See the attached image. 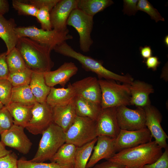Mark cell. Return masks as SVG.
I'll use <instances>...</instances> for the list:
<instances>
[{
  "instance_id": "obj_1",
  "label": "cell",
  "mask_w": 168,
  "mask_h": 168,
  "mask_svg": "<svg viewBox=\"0 0 168 168\" xmlns=\"http://www.w3.org/2000/svg\"><path fill=\"white\" fill-rule=\"evenodd\" d=\"M163 153L162 148L155 141H151L123 150L107 160L116 162L128 168H141L156 161Z\"/></svg>"
},
{
  "instance_id": "obj_2",
  "label": "cell",
  "mask_w": 168,
  "mask_h": 168,
  "mask_svg": "<svg viewBox=\"0 0 168 168\" xmlns=\"http://www.w3.org/2000/svg\"><path fill=\"white\" fill-rule=\"evenodd\" d=\"M16 47L21 54L27 67L32 71L44 72L51 71L54 63L48 47L26 37L19 38Z\"/></svg>"
},
{
  "instance_id": "obj_3",
  "label": "cell",
  "mask_w": 168,
  "mask_h": 168,
  "mask_svg": "<svg viewBox=\"0 0 168 168\" xmlns=\"http://www.w3.org/2000/svg\"><path fill=\"white\" fill-rule=\"evenodd\" d=\"M53 50L60 54L77 60L84 69L95 73L99 79L104 78L128 84H131L134 80L129 76L119 75L109 70L99 61L75 50L66 41L58 45Z\"/></svg>"
},
{
  "instance_id": "obj_4",
  "label": "cell",
  "mask_w": 168,
  "mask_h": 168,
  "mask_svg": "<svg viewBox=\"0 0 168 168\" xmlns=\"http://www.w3.org/2000/svg\"><path fill=\"white\" fill-rule=\"evenodd\" d=\"M38 150L31 161L43 162L50 160L66 142L65 133L53 123L42 134Z\"/></svg>"
},
{
  "instance_id": "obj_5",
  "label": "cell",
  "mask_w": 168,
  "mask_h": 168,
  "mask_svg": "<svg viewBox=\"0 0 168 168\" xmlns=\"http://www.w3.org/2000/svg\"><path fill=\"white\" fill-rule=\"evenodd\" d=\"M15 32L18 38L26 37L39 44L49 48L52 50L55 47L67 40L72 39L68 29L59 31L52 29L45 30L35 26H21L15 29Z\"/></svg>"
},
{
  "instance_id": "obj_6",
  "label": "cell",
  "mask_w": 168,
  "mask_h": 168,
  "mask_svg": "<svg viewBox=\"0 0 168 168\" xmlns=\"http://www.w3.org/2000/svg\"><path fill=\"white\" fill-rule=\"evenodd\" d=\"M101 91L102 109L130 105V84H120L114 80L99 79Z\"/></svg>"
},
{
  "instance_id": "obj_7",
  "label": "cell",
  "mask_w": 168,
  "mask_h": 168,
  "mask_svg": "<svg viewBox=\"0 0 168 168\" xmlns=\"http://www.w3.org/2000/svg\"><path fill=\"white\" fill-rule=\"evenodd\" d=\"M65 134V143L77 147L82 146L97 138L96 121L87 117L77 116Z\"/></svg>"
},
{
  "instance_id": "obj_8",
  "label": "cell",
  "mask_w": 168,
  "mask_h": 168,
  "mask_svg": "<svg viewBox=\"0 0 168 168\" xmlns=\"http://www.w3.org/2000/svg\"><path fill=\"white\" fill-rule=\"evenodd\" d=\"M93 17L88 15L76 8L70 15L67 25L73 27L79 36L80 49L83 52L90 51L93 41L91 34L94 24Z\"/></svg>"
},
{
  "instance_id": "obj_9",
  "label": "cell",
  "mask_w": 168,
  "mask_h": 168,
  "mask_svg": "<svg viewBox=\"0 0 168 168\" xmlns=\"http://www.w3.org/2000/svg\"><path fill=\"white\" fill-rule=\"evenodd\" d=\"M116 114L120 129L133 131L146 127V114L143 108L132 109L121 106L116 107Z\"/></svg>"
},
{
  "instance_id": "obj_10",
  "label": "cell",
  "mask_w": 168,
  "mask_h": 168,
  "mask_svg": "<svg viewBox=\"0 0 168 168\" xmlns=\"http://www.w3.org/2000/svg\"><path fill=\"white\" fill-rule=\"evenodd\" d=\"M53 123L52 108L46 102H37L33 105L31 118L25 128L34 135L42 134Z\"/></svg>"
},
{
  "instance_id": "obj_11",
  "label": "cell",
  "mask_w": 168,
  "mask_h": 168,
  "mask_svg": "<svg viewBox=\"0 0 168 168\" xmlns=\"http://www.w3.org/2000/svg\"><path fill=\"white\" fill-rule=\"evenodd\" d=\"M152 138L150 132L146 127L133 131L121 129L115 138L116 152L148 142L152 141Z\"/></svg>"
},
{
  "instance_id": "obj_12",
  "label": "cell",
  "mask_w": 168,
  "mask_h": 168,
  "mask_svg": "<svg viewBox=\"0 0 168 168\" xmlns=\"http://www.w3.org/2000/svg\"><path fill=\"white\" fill-rule=\"evenodd\" d=\"M146 114V128L158 145L164 149L168 147L166 140L168 136L161 125L162 116L158 110L151 105L143 108Z\"/></svg>"
},
{
  "instance_id": "obj_13",
  "label": "cell",
  "mask_w": 168,
  "mask_h": 168,
  "mask_svg": "<svg viewBox=\"0 0 168 168\" xmlns=\"http://www.w3.org/2000/svg\"><path fill=\"white\" fill-rule=\"evenodd\" d=\"M24 128L13 125L9 130L0 134L1 141L5 146L12 148L26 155L32 145L24 131Z\"/></svg>"
},
{
  "instance_id": "obj_14",
  "label": "cell",
  "mask_w": 168,
  "mask_h": 168,
  "mask_svg": "<svg viewBox=\"0 0 168 168\" xmlns=\"http://www.w3.org/2000/svg\"><path fill=\"white\" fill-rule=\"evenodd\" d=\"M116 108L102 109L96 121L98 136L115 138L119 134L121 129L117 120Z\"/></svg>"
},
{
  "instance_id": "obj_15",
  "label": "cell",
  "mask_w": 168,
  "mask_h": 168,
  "mask_svg": "<svg viewBox=\"0 0 168 168\" xmlns=\"http://www.w3.org/2000/svg\"><path fill=\"white\" fill-rule=\"evenodd\" d=\"M77 0H59L50 12L53 29L59 31L68 29L67 22L72 11L77 8Z\"/></svg>"
},
{
  "instance_id": "obj_16",
  "label": "cell",
  "mask_w": 168,
  "mask_h": 168,
  "mask_svg": "<svg viewBox=\"0 0 168 168\" xmlns=\"http://www.w3.org/2000/svg\"><path fill=\"white\" fill-rule=\"evenodd\" d=\"M72 84L76 95L100 104L101 91L98 80L96 77H88Z\"/></svg>"
},
{
  "instance_id": "obj_17",
  "label": "cell",
  "mask_w": 168,
  "mask_h": 168,
  "mask_svg": "<svg viewBox=\"0 0 168 168\" xmlns=\"http://www.w3.org/2000/svg\"><path fill=\"white\" fill-rule=\"evenodd\" d=\"M96 144L93 148V152L86 165V168L93 167L100 160H106L116 152L115 138L103 135L97 137Z\"/></svg>"
},
{
  "instance_id": "obj_18",
  "label": "cell",
  "mask_w": 168,
  "mask_h": 168,
  "mask_svg": "<svg viewBox=\"0 0 168 168\" xmlns=\"http://www.w3.org/2000/svg\"><path fill=\"white\" fill-rule=\"evenodd\" d=\"M78 71V68L74 63L65 62L57 69L44 73L46 83L50 87L58 84L65 86Z\"/></svg>"
},
{
  "instance_id": "obj_19",
  "label": "cell",
  "mask_w": 168,
  "mask_h": 168,
  "mask_svg": "<svg viewBox=\"0 0 168 168\" xmlns=\"http://www.w3.org/2000/svg\"><path fill=\"white\" fill-rule=\"evenodd\" d=\"M130 105L144 108L151 105L149 95L154 92L152 86L144 82L133 80L130 84Z\"/></svg>"
},
{
  "instance_id": "obj_20",
  "label": "cell",
  "mask_w": 168,
  "mask_h": 168,
  "mask_svg": "<svg viewBox=\"0 0 168 168\" xmlns=\"http://www.w3.org/2000/svg\"><path fill=\"white\" fill-rule=\"evenodd\" d=\"M52 110L53 123L66 133L77 116L73 100L66 104L55 106Z\"/></svg>"
},
{
  "instance_id": "obj_21",
  "label": "cell",
  "mask_w": 168,
  "mask_h": 168,
  "mask_svg": "<svg viewBox=\"0 0 168 168\" xmlns=\"http://www.w3.org/2000/svg\"><path fill=\"white\" fill-rule=\"evenodd\" d=\"M73 102L77 116L96 121L102 109L100 104L77 95L73 99Z\"/></svg>"
},
{
  "instance_id": "obj_22",
  "label": "cell",
  "mask_w": 168,
  "mask_h": 168,
  "mask_svg": "<svg viewBox=\"0 0 168 168\" xmlns=\"http://www.w3.org/2000/svg\"><path fill=\"white\" fill-rule=\"evenodd\" d=\"M76 96L75 91L72 84L70 83L66 88L51 87L46 102L52 108L69 103L73 100Z\"/></svg>"
},
{
  "instance_id": "obj_23",
  "label": "cell",
  "mask_w": 168,
  "mask_h": 168,
  "mask_svg": "<svg viewBox=\"0 0 168 168\" xmlns=\"http://www.w3.org/2000/svg\"><path fill=\"white\" fill-rule=\"evenodd\" d=\"M16 24L14 19H7L3 16H0V38L4 42L7 48V55L16 44L18 38L15 29Z\"/></svg>"
},
{
  "instance_id": "obj_24",
  "label": "cell",
  "mask_w": 168,
  "mask_h": 168,
  "mask_svg": "<svg viewBox=\"0 0 168 168\" xmlns=\"http://www.w3.org/2000/svg\"><path fill=\"white\" fill-rule=\"evenodd\" d=\"M33 106L11 102L5 107L13 118L14 124L25 128L31 118Z\"/></svg>"
},
{
  "instance_id": "obj_25",
  "label": "cell",
  "mask_w": 168,
  "mask_h": 168,
  "mask_svg": "<svg viewBox=\"0 0 168 168\" xmlns=\"http://www.w3.org/2000/svg\"><path fill=\"white\" fill-rule=\"evenodd\" d=\"M44 72L33 71L29 86L37 102H46L51 87L46 83Z\"/></svg>"
},
{
  "instance_id": "obj_26",
  "label": "cell",
  "mask_w": 168,
  "mask_h": 168,
  "mask_svg": "<svg viewBox=\"0 0 168 168\" xmlns=\"http://www.w3.org/2000/svg\"><path fill=\"white\" fill-rule=\"evenodd\" d=\"M77 147L71 143H65L59 148L50 160L70 168H74Z\"/></svg>"
},
{
  "instance_id": "obj_27",
  "label": "cell",
  "mask_w": 168,
  "mask_h": 168,
  "mask_svg": "<svg viewBox=\"0 0 168 168\" xmlns=\"http://www.w3.org/2000/svg\"><path fill=\"white\" fill-rule=\"evenodd\" d=\"M113 3L111 0H77V8L85 14L94 17Z\"/></svg>"
},
{
  "instance_id": "obj_28",
  "label": "cell",
  "mask_w": 168,
  "mask_h": 168,
  "mask_svg": "<svg viewBox=\"0 0 168 168\" xmlns=\"http://www.w3.org/2000/svg\"><path fill=\"white\" fill-rule=\"evenodd\" d=\"M11 101L28 106L33 105L37 102L29 85L13 87Z\"/></svg>"
},
{
  "instance_id": "obj_29",
  "label": "cell",
  "mask_w": 168,
  "mask_h": 168,
  "mask_svg": "<svg viewBox=\"0 0 168 168\" xmlns=\"http://www.w3.org/2000/svg\"><path fill=\"white\" fill-rule=\"evenodd\" d=\"M97 138L80 147H77L74 168H86L91 155Z\"/></svg>"
},
{
  "instance_id": "obj_30",
  "label": "cell",
  "mask_w": 168,
  "mask_h": 168,
  "mask_svg": "<svg viewBox=\"0 0 168 168\" xmlns=\"http://www.w3.org/2000/svg\"><path fill=\"white\" fill-rule=\"evenodd\" d=\"M6 61L10 72H21L27 68L21 54L16 47L7 55Z\"/></svg>"
},
{
  "instance_id": "obj_31",
  "label": "cell",
  "mask_w": 168,
  "mask_h": 168,
  "mask_svg": "<svg viewBox=\"0 0 168 168\" xmlns=\"http://www.w3.org/2000/svg\"><path fill=\"white\" fill-rule=\"evenodd\" d=\"M33 71L27 68L24 70L16 72H10L7 79L13 87L29 85Z\"/></svg>"
},
{
  "instance_id": "obj_32",
  "label": "cell",
  "mask_w": 168,
  "mask_h": 168,
  "mask_svg": "<svg viewBox=\"0 0 168 168\" xmlns=\"http://www.w3.org/2000/svg\"><path fill=\"white\" fill-rule=\"evenodd\" d=\"M17 165L18 168H70L55 162H33L24 157L18 160Z\"/></svg>"
},
{
  "instance_id": "obj_33",
  "label": "cell",
  "mask_w": 168,
  "mask_h": 168,
  "mask_svg": "<svg viewBox=\"0 0 168 168\" xmlns=\"http://www.w3.org/2000/svg\"><path fill=\"white\" fill-rule=\"evenodd\" d=\"M12 3L13 7L19 15L36 17L38 9L32 5L18 0H13Z\"/></svg>"
},
{
  "instance_id": "obj_34",
  "label": "cell",
  "mask_w": 168,
  "mask_h": 168,
  "mask_svg": "<svg viewBox=\"0 0 168 168\" xmlns=\"http://www.w3.org/2000/svg\"><path fill=\"white\" fill-rule=\"evenodd\" d=\"M137 9L147 13L150 16L151 18L156 22L160 21H165L164 18L161 16L158 10L154 8L147 0H138Z\"/></svg>"
},
{
  "instance_id": "obj_35",
  "label": "cell",
  "mask_w": 168,
  "mask_h": 168,
  "mask_svg": "<svg viewBox=\"0 0 168 168\" xmlns=\"http://www.w3.org/2000/svg\"><path fill=\"white\" fill-rule=\"evenodd\" d=\"M13 86L7 79L0 80V101L4 106L11 102Z\"/></svg>"
},
{
  "instance_id": "obj_36",
  "label": "cell",
  "mask_w": 168,
  "mask_h": 168,
  "mask_svg": "<svg viewBox=\"0 0 168 168\" xmlns=\"http://www.w3.org/2000/svg\"><path fill=\"white\" fill-rule=\"evenodd\" d=\"M50 12L48 8H42L38 9L35 17L40 24L41 28L44 30H51L52 29Z\"/></svg>"
},
{
  "instance_id": "obj_37",
  "label": "cell",
  "mask_w": 168,
  "mask_h": 168,
  "mask_svg": "<svg viewBox=\"0 0 168 168\" xmlns=\"http://www.w3.org/2000/svg\"><path fill=\"white\" fill-rule=\"evenodd\" d=\"M13 125L12 116L4 106L0 109V134L9 130Z\"/></svg>"
},
{
  "instance_id": "obj_38",
  "label": "cell",
  "mask_w": 168,
  "mask_h": 168,
  "mask_svg": "<svg viewBox=\"0 0 168 168\" xmlns=\"http://www.w3.org/2000/svg\"><path fill=\"white\" fill-rule=\"evenodd\" d=\"M17 156L12 152L0 159V168H18Z\"/></svg>"
},
{
  "instance_id": "obj_39",
  "label": "cell",
  "mask_w": 168,
  "mask_h": 168,
  "mask_svg": "<svg viewBox=\"0 0 168 168\" xmlns=\"http://www.w3.org/2000/svg\"><path fill=\"white\" fill-rule=\"evenodd\" d=\"M141 168H168V147L165 149L164 152L156 161L144 165Z\"/></svg>"
},
{
  "instance_id": "obj_40",
  "label": "cell",
  "mask_w": 168,
  "mask_h": 168,
  "mask_svg": "<svg viewBox=\"0 0 168 168\" xmlns=\"http://www.w3.org/2000/svg\"><path fill=\"white\" fill-rule=\"evenodd\" d=\"M59 0H29V3L38 9L44 7L48 8L51 12Z\"/></svg>"
},
{
  "instance_id": "obj_41",
  "label": "cell",
  "mask_w": 168,
  "mask_h": 168,
  "mask_svg": "<svg viewBox=\"0 0 168 168\" xmlns=\"http://www.w3.org/2000/svg\"><path fill=\"white\" fill-rule=\"evenodd\" d=\"M6 56V52L0 54V80L7 79L10 73Z\"/></svg>"
},
{
  "instance_id": "obj_42",
  "label": "cell",
  "mask_w": 168,
  "mask_h": 168,
  "mask_svg": "<svg viewBox=\"0 0 168 168\" xmlns=\"http://www.w3.org/2000/svg\"><path fill=\"white\" fill-rule=\"evenodd\" d=\"M138 0H124L123 12L128 15H134L137 12Z\"/></svg>"
},
{
  "instance_id": "obj_43",
  "label": "cell",
  "mask_w": 168,
  "mask_h": 168,
  "mask_svg": "<svg viewBox=\"0 0 168 168\" xmlns=\"http://www.w3.org/2000/svg\"><path fill=\"white\" fill-rule=\"evenodd\" d=\"M93 167V168H126L122 164L109 160L96 164Z\"/></svg>"
},
{
  "instance_id": "obj_44",
  "label": "cell",
  "mask_w": 168,
  "mask_h": 168,
  "mask_svg": "<svg viewBox=\"0 0 168 168\" xmlns=\"http://www.w3.org/2000/svg\"><path fill=\"white\" fill-rule=\"evenodd\" d=\"M145 63L148 69H151L155 71L157 70L160 62L157 57L152 56L146 59Z\"/></svg>"
},
{
  "instance_id": "obj_45",
  "label": "cell",
  "mask_w": 168,
  "mask_h": 168,
  "mask_svg": "<svg viewBox=\"0 0 168 168\" xmlns=\"http://www.w3.org/2000/svg\"><path fill=\"white\" fill-rule=\"evenodd\" d=\"M140 54L142 57L144 59H147L152 55V50L149 46H145L140 47Z\"/></svg>"
},
{
  "instance_id": "obj_46",
  "label": "cell",
  "mask_w": 168,
  "mask_h": 168,
  "mask_svg": "<svg viewBox=\"0 0 168 168\" xmlns=\"http://www.w3.org/2000/svg\"><path fill=\"white\" fill-rule=\"evenodd\" d=\"M9 10V4L7 0H0V16L7 13Z\"/></svg>"
},
{
  "instance_id": "obj_47",
  "label": "cell",
  "mask_w": 168,
  "mask_h": 168,
  "mask_svg": "<svg viewBox=\"0 0 168 168\" xmlns=\"http://www.w3.org/2000/svg\"><path fill=\"white\" fill-rule=\"evenodd\" d=\"M12 152V151L7 150L5 145L0 141V159Z\"/></svg>"
},
{
  "instance_id": "obj_48",
  "label": "cell",
  "mask_w": 168,
  "mask_h": 168,
  "mask_svg": "<svg viewBox=\"0 0 168 168\" xmlns=\"http://www.w3.org/2000/svg\"><path fill=\"white\" fill-rule=\"evenodd\" d=\"M164 42L166 45L168 47V36H166L164 39Z\"/></svg>"
},
{
  "instance_id": "obj_49",
  "label": "cell",
  "mask_w": 168,
  "mask_h": 168,
  "mask_svg": "<svg viewBox=\"0 0 168 168\" xmlns=\"http://www.w3.org/2000/svg\"><path fill=\"white\" fill-rule=\"evenodd\" d=\"M4 105L0 101V109H1L4 107Z\"/></svg>"
},
{
  "instance_id": "obj_50",
  "label": "cell",
  "mask_w": 168,
  "mask_h": 168,
  "mask_svg": "<svg viewBox=\"0 0 168 168\" xmlns=\"http://www.w3.org/2000/svg\"></svg>"
}]
</instances>
